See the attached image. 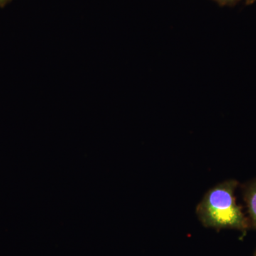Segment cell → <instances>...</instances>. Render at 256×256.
<instances>
[{"mask_svg":"<svg viewBox=\"0 0 256 256\" xmlns=\"http://www.w3.org/2000/svg\"><path fill=\"white\" fill-rule=\"evenodd\" d=\"M238 186L236 180H227L205 194L196 210L204 226L216 230L234 229L244 234L250 228L248 218L236 202V191Z\"/></svg>","mask_w":256,"mask_h":256,"instance_id":"1","label":"cell"},{"mask_svg":"<svg viewBox=\"0 0 256 256\" xmlns=\"http://www.w3.org/2000/svg\"><path fill=\"white\" fill-rule=\"evenodd\" d=\"M244 200L246 204L250 228L256 230V180L242 186Z\"/></svg>","mask_w":256,"mask_h":256,"instance_id":"2","label":"cell"},{"mask_svg":"<svg viewBox=\"0 0 256 256\" xmlns=\"http://www.w3.org/2000/svg\"><path fill=\"white\" fill-rule=\"evenodd\" d=\"M222 6H233L240 2L242 0H213Z\"/></svg>","mask_w":256,"mask_h":256,"instance_id":"3","label":"cell"},{"mask_svg":"<svg viewBox=\"0 0 256 256\" xmlns=\"http://www.w3.org/2000/svg\"><path fill=\"white\" fill-rule=\"evenodd\" d=\"M12 0H0V8H4Z\"/></svg>","mask_w":256,"mask_h":256,"instance_id":"4","label":"cell"},{"mask_svg":"<svg viewBox=\"0 0 256 256\" xmlns=\"http://www.w3.org/2000/svg\"><path fill=\"white\" fill-rule=\"evenodd\" d=\"M256 2V0H246V3L247 5H252L254 4Z\"/></svg>","mask_w":256,"mask_h":256,"instance_id":"5","label":"cell"},{"mask_svg":"<svg viewBox=\"0 0 256 256\" xmlns=\"http://www.w3.org/2000/svg\"><path fill=\"white\" fill-rule=\"evenodd\" d=\"M256 256V252H255V256Z\"/></svg>","mask_w":256,"mask_h":256,"instance_id":"6","label":"cell"}]
</instances>
